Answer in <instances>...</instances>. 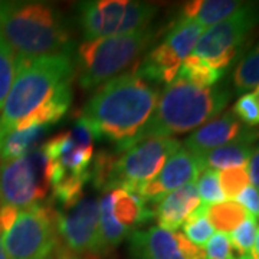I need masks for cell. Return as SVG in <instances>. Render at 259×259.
Listing matches in <instances>:
<instances>
[{"mask_svg": "<svg viewBox=\"0 0 259 259\" xmlns=\"http://www.w3.org/2000/svg\"><path fill=\"white\" fill-rule=\"evenodd\" d=\"M157 87L137 74L125 71L98 87L83 105L78 121L94 140H108L124 151L146 127L157 105Z\"/></svg>", "mask_w": 259, "mask_h": 259, "instance_id": "cell-1", "label": "cell"}, {"mask_svg": "<svg viewBox=\"0 0 259 259\" xmlns=\"http://www.w3.org/2000/svg\"><path fill=\"white\" fill-rule=\"evenodd\" d=\"M231 95L226 87L200 88L176 78L160 94L153 115L131 146L146 140L170 139L197 130L222 114Z\"/></svg>", "mask_w": 259, "mask_h": 259, "instance_id": "cell-2", "label": "cell"}, {"mask_svg": "<svg viewBox=\"0 0 259 259\" xmlns=\"http://www.w3.org/2000/svg\"><path fill=\"white\" fill-rule=\"evenodd\" d=\"M74 75L72 55H16V75L0 114V139L71 85Z\"/></svg>", "mask_w": 259, "mask_h": 259, "instance_id": "cell-3", "label": "cell"}, {"mask_svg": "<svg viewBox=\"0 0 259 259\" xmlns=\"http://www.w3.org/2000/svg\"><path fill=\"white\" fill-rule=\"evenodd\" d=\"M0 32L16 55H72L71 32L49 3L0 0Z\"/></svg>", "mask_w": 259, "mask_h": 259, "instance_id": "cell-4", "label": "cell"}, {"mask_svg": "<svg viewBox=\"0 0 259 259\" xmlns=\"http://www.w3.org/2000/svg\"><path fill=\"white\" fill-rule=\"evenodd\" d=\"M180 141L170 139H151L131 146L115 157L107 151L94 156L91 166V180L101 192L114 189L136 190L156 179L167 160L176 153Z\"/></svg>", "mask_w": 259, "mask_h": 259, "instance_id": "cell-5", "label": "cell"}, {"mask_svg": "<svg viewBox=\"0 0 259 259\" xmlns=\"http://www.w3.org/2000/svg\"><path fill=\"white\" fill-rule=\"evenodd\" d=\"M158 32L148 28L121 36L83 40L76 51L75 74L85 91L97 90L118 76L154 44Z\"/></svg>", "mask_w": 259, "mask_h": 259, "instance_id": "cell-6", "label": "cell"}, {"mask_svg": "<svg viewBox=\"0 0 259 259\" xmlns=\"http://www.w3.org/2000/svg\"><path fill=\"white\" fill-rule=\"evenodd\" d=\"M0 229L8 259H52L58 252L55 218L47 204L0 207Z\"/></svg>", "mask_w": 259, "mask_h": 259, "instance_id": "cell-7", "label": "cell"}, {"mask_svg": "<svg viewBox=\"0 0 259 259\" xmlns=\"http://www.w3.org/2000/svg\"><path fill=\"white\" fill-rule=\"evenodd\" d=\"M40 150L47 158L49 185L56 203L65 207L78 202L83 186L91 180L94 146H82L72 131H64L45 141Z\"/></svg>", "mask_w": 259, "mask_h": 259, "instance_id": "cell-8", "label": "cell"}, {"mask_svg": "<svg viewBox=\"0 0 259 259\" xmlns=\"http://www.w3.org/2000/svg\"><path fill=\"white\" fill-rule=\"evenodd\" d=\"M85 40L128 35L150 26L158 8L133 0H91L78 6Z\"/></svg>", "mask_w": 259, "mask_h": 259, "instance_id": "cell-9", "label": "cell"}, {"mask_svg": "<svg viewBox=\"0 0 259 259\" xmlns=\"http://www.w3.org/2000/svg\"><path fill=\"white\" fill-rule=\"evenodd\" d=\"M258 25L259 2H245L229 18L204 30L194 47L193 55L223 74Z\"/></svg>", "mask_w": 259, "mask_h": 259, "instance_id": "cell-10", "label": "cell"}, {"mask_svg": "<svg viewBox=\"0 0 259 259\" xmlns=\"http://www.w3.org/2000/svg\"><path fill=\"white\" fill-rule=\"evenodd\" d=\"M49 189L47 158L40 147L0 163V207L25 209L42 203Z\"/></svg>", "mask_w": 259, "mask_h": 259, "instance_id": "cell-11", "label": "cell"}, {"mask_svg": "<svg viewBox=\"0 0 259 259\" xmlns=\"http://www.w3.org/2000/svg\"><path fill=\"white\" fill-rule=\"evenodd\" d=\"M204 28L193 19L179 16L166 32L161 42L143 58L134 69L147 81L171 83L186 58L193 54Z\"/></svg>", "mask_w": 259, "mask_h": 259, "instance_id": "cell-12", "label": "cell"}, {"mask_svg": "<svg viewBox=\"0 0 259 259\" xmlns=\"http://www.w3.org/2000/svg\"><path fill=\"white\" fill-rule=\"evenodd\" d=\"M100 202V250L105 255L128 239L143 223L154 218L139 194L125 189H114L102 194Z\"/></svg>", "mask_w": 259, "mask_h": 259, "instance_id": "cell-13", "label": "cell"}, {"mask_svg": "<svg viewBox=\"0 0 259 259\" xmlns=\"http://www.w3.org/2000/svg\"><path fill=\"white\" fill-rule=\"evenodd\" d=\"M58 238L75 255H101L100 250V202L81 197L71 206L54 212Z\"/></svg>", "mask_w": 259, "mask_h": 259, "instance_id": "cell-14", "label": "cell"}, {"mask_svg": "<svg viewBox=\"0 0 259 259\" xmlns=\"http://www.w3.org/2000/svg\"><path fill=\"white\" fill-rule=\"evenodd\" d=\"M134 259H204V249L193 245L182 232L158 226L137 229L128 238Z\"/></svg>", "mask_w": 259, "mask_h": 259, "instance_id": "cell-15", "label": "cell"}, {"mask_svg": "<svg viewBox=\"0 0 259 259\" xmlns=\"http://www.w3.org/2000/svg\"><path fill=\"white\" fill-rule=\"evenodd\" d=\"M203 170V158L193 154L187 148L180 147L167 160L156 179L140 186L133 192L139 194L146 203L157 204L166 194L186 185L196 183L197 177Z\"/></svg>", "mask_w": 259, "mask_h": 259, "instance_id": "cell-16", "label": "cell"}, {"mask_svg": "<svg viewBox=\"0 0 259 259\" xmlns=\"http://www.w3.org/2000/svg\"><path fill=\"white\" fill-rule=\"evenodd\" d=\"M246 137H259V128H250L243 125L232 111L222 114L221 117L206 122L204 125L194 130L186 139L185 148L193 154L203 158L209 151L222 147L236 140Z\"/></svg>", "mask_w": 259, "mask_h": 259, "instance_id": "cell-17", "label": "cell"}, {"mask_svg": "<svg viewBox=\"0 0 259 259\" xmlns=\"http://www.w3.org/2000/svg\"><path fill=\"white\" fill-rule=\"evenodd\" d=\"M200 206L202 202L196 190V185L190 183L166 194L156 206L154 218L157 219L158 228L176 232Z\"/></svg>", "mask_w": 259, "mask_h": 259, "instance_id": "cell-18", "label": "cell"}, {"mask_svg": "<svg viewBox=\"0 0 259 259\" xmlns=\"http://www.w3.org/2000/svg\"><path fill=\"white\" fill-rule=\"evenodd\" d=\"M243 3L239 0H194L183 6L182 16L193 19L206 30L229 18Z\"/></svg>", "mask_w": 259, "mask_h": 259, "instance_id": "cell-19", "label": "cell"}, {"mask_svg": "<svg viewBox=\"0 0 259 259\" xmlns=\"http://www.w3.org/2000/svg\"><path fill=\"white\" fill-rule=\"evenodd\" d=\"M258 140L259 137H246L214 148L203 157L204 168L223 170L229 167L248 166L250 154L253 151V144Z\"/></svg>", "mask_w": 259, "mask_h": 259, "instance_id": "cell-20", "label": "cell"}, {"mask_svg": "<svg viewBox=\"0 0 259 259\" xmlns=\"http://www.w3.org/2000/svg\"><path fill=\"white\" fill-rule=\"evenodd\" d=\"M48 128L39 125H18L0 139V163L23 157L30 153Z\"/></svg>", "mask_w": 259, "mask_h": 259, "instance_id": "cell-21", "label": "cell"}, {"mask_svg": "<svg viewBox=\"0 0 259 259\" xmlns=\"http://www.w3.org/2000/svg\"><path fill=\"white\" fill-rule=\"evenodd\" d=\"M206 214H207L209 222L212 223L213 229L219 231L221 233H226V235H229L245 219L252 216L241 204L233 200H225L222 203L207 206Z\"/></svg>", "mask_w": 259, "mask_h": 259, "instance_id": "cell-22", "label": "cell"}, {"mask_svg": "<svg viewBox=\"0 0 259 259\" xmlns=\"http://www.w3.org/2000/svg\"><path fill=\"white\" fill-rule=\"evenodd\" d=\"M222 72L216 71L206 61L192 54L183 61V64L179 69L177 78H182L200 88H210V87H214V83L222 78Z\"/></svg>", "mask_w": 259, "mask_h": 259, "instance_id": "cell-23", "label": "cell"}, {"mask_svg": "<svg viewBox=\"0 0 259 259\" xmlns=\"http://www.w3.org/2000/svg\"><path fill=\"white\" fill-rule=\"evenodd\" d=\"M232 79L236 93H245L259 87V42L239 61Z\"/></svg>", "mask_w": 259, "mask_h": 259, "instance_id": "cell-24", "label": "cell"}, {"mask_svg": "<svg viewBox=\"0 0 259 259\" xmlns=\"http://www.w3.org/2000/svg\"><path fill=\"white\" fill-rule=\"evenodd\" d=\"M206 210H207V206L202 204L187 218V221L182 226L183 228L182 233L199 248H204L209 239L214 235V229H213L212 223L207 219Z\"/></svg>", "mask_w": 259, "mask_h": 259, "instance_id": "cell-25", "label": "cell"}, {"mask_svg": "<svg viewBox=\"0 0 259 259\" xmlns=\"http://www.w3.org/2000/svg\"><path fill=\"white\" fill-rule=\"evenodd\" d=\"M16 75V54L0 32V111Z\"/></svg>", "mask_w": 259, "mask_h": 259, "instance_id": "cell-26", "label": "cell"}, {"mask_svg": "<svg viewBox=\"0 0 259 259\" xmlns=\"http://www.w3.org/2000/svg\"><path fill=\"white\" fill-rule=\"evenodd\" d=\"M256 229H258L256 218L249 216L236 229H233L229 233V239H231L232 248H233L236 259H249V253L252 246H253Z\"/></svg>", "mask_w": 259, "mask_h": 259, "instance_id": "cell-27", "label": "cell"}, {"mask_svg": "<svg viewBox=\"0 0 259 259\" xmlns=\"http://www.w3.org/2000/svg\"><path fill=\"white\" fill-rule=\"evenodd\" d=\"M194 185H196V190H197L202 204L212 206V204L222 203L226 200L222 189H221L218 170L204 168L200 173V176L197 177Z\"/></svg>", "mask_w": 259, "mask_h": 259, "instance_id": "cell-28", "label": "cell"}, {"mask_svg": "<svg viewBox=\"0 0 259 259\" xmlns=\"http://www.w3.org/2000/svg\"><path fill=\"white\" fill-rule=\"evenodd\" d=\"M219 183L226 200H235V197L241 193L245 187L250 185L249 175L246 166L229 167L218 171Z\"/></svg>", "mask_w": 259, "mask_h": 259, "instance_id": "cell-29", "label": "cell"}, {"mask_svg": "<svg viewBox=\"0 0 259 259\" xmlns=\"http://www.w3.org/2000/svg\"><path fill=\"white\" fill-rule=\"evenodd\" d=\"M232 112L246 127L255 128L259 125V100L253 93L241 95L235 102Z\"/></svg>", "mask_w": 259, "mask_h": 259, "instance_id": "cell-30", "label": "cell"}, {"mask_svg": "<svg viewBox=\"0 0 259 259\" xmlns=\"http://www.w3.org/2000/svg\"><path fill=\"white\" fill-rule=\"evenodd\" d=\"M203 249L204 259H236L229 235L226 233H214Z\"/></svg>", "mask_w": 259, "mask_h": 259, "instance_id": "cell-31", "label": "cell"}, {"mask_svg": "<svg viewBox=\"0 0 259 259\" xmlns=\"http://www.w3.org/2000/svg\"><path fill=\"white\" fill-rule=\"evenodd\" d=\"M233 202L241 204L246 212L255 218L259 214V192L252 185L245 187L241 193L235 197Z\"/></svg>", "mask_w": 259, "mask_h": 259, "instance_id": "cell-32", "label": "cell"}, {"mask_svg": "<svg viewBox=\"0 0 259 259\" xmlns=\"http://www.w3.org/2000/svg\"><path fill=\"white\" fill-rule=\"evenodd\" d=\"M246 168H248L250 183L259 192V144L256 147H253Z\"/></svg>", "mask_w": 259, "mask_h": 259, "instance_id": "cell-33", "label": "cell"}, {"mask_svg": "<svg viewBox=\"0 0 259 259\" xmlns=\"http://www.w3.org/2000/svg\"><path fill=\"white\" fill-rule=\"evenodd\" d=\"M249 259H259V226L256 229V235H255V241H253V246L250 249Z\"/></svg>", "mask_w": 259, "mask_h": 259, "instance_id": "cell-34", "label": "cell"}, {"mask_svg": "<svg viewBox=\"0 0 259 259\" xmlns=\"http://www.w3.org/2000/svg\"><path fill=\"white\" fill-rule=\"evenodd\" d=\"M56 259H83L79 255H75L69 250H58L56 252Z\"/></svg>", "mask_w": 259, "mask_h": 259, "instance_id": "cell-35", "label": "cell"}, {"mask_svg": "<svg viewBox=\"0 0 259 259\" xmlns=\"http://www.w3.org/2000/svg\"><path fill=\"white\" fill-rule=\"evenodd\" d=\"M0 259H8L6 256V252L3 248V239H2V229H0Z\"/></svg>", "mask_w": 259, "mask_h": 259, "instance_id": "cell-36", "label": "cell"}, {"mask_svg": "<svg viewBox=\"0 0 259 259\" xmlns=\"http://www.w3.org/2000/svg\"><path fill=\"white\" fill-rule=\"evenodd\" d=\"M253 94L256 95V98H258V100H259V87H256V88H255V91H253Z\"/></svg>", "mask_w": 259, "mask_h": 259, "instance_id": "cell-37", "label": "cell"}, {"mask_svg": "<svg viewBox=\"0 0 259 259\" xmlns=\"http://www.w3.org/2000/svg\"><path fill=\"white\" fill-rule=\"evenodd\" d=\"M258 216H259V214H258Z\"/></svg>", "mask_w": 259, "mask_h": 259, "instance_id": "cell-38", "label": "cell"}]
</instances>
